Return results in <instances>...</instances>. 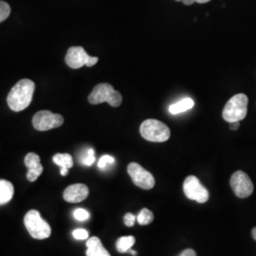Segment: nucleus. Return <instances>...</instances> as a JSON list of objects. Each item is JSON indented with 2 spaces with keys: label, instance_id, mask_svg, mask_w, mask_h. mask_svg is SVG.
<instances>
[{
  "label": "nucleus",
  "instance_id": "nucleus-1",
  "mask_svg": "<svg viewBox=\"0 0 256 256\" xmlns=\"http://www.w3.org/2000/svg\"><path fill=\"white\" fill-rule=\"evenodd\" d=\"M36 90V84L30 79L20 80L10 92L7 102L10 108L19 112L30 104Z\"/></svg>",
  "mask_w": 256,
  "mask_h": 256
},
{
  "label": "nucleus",
  "instance_id": "nucleus-2",
  "mask_svg": "<svg viewBox=\"0 0 256 256\" xmlns=\"http://www.w3.org/2000/svg\"><path fill=\"white\" fill-rule=\"evenodd\" d=\"M248 104V99L247 95L243 93L234 95L229 101L227 102L223 110V119L230 124L240 122L245 119L247 116Z\"/></svg>",
  "mask_w": 256,
  "mask_h": 256
},
{
  "label": "nucleus",
  "instance_id": "nucleus-3",
  "mask_svg": "<svg viewBox=\"0 0 256 256\" xmlns=\"http://www.w3.org/2000/svg\"><path fill=\"white\" fill-rule=\"evenodd\" d=\"M88 102L92 104H100L106 102L111 106L118 108L122 102V96L111 84L104 82L94 88L88 96Z\"/></svg>",
  "mask_w": 256,
  "mask_h": 256
},
{
  "label": "nucleus",
  "instance_id": "nucleus-4",
  "mask_svg": "<svg viewBox=\"0 0 256 256\" xmlns=\"http://www.w3.org/2000/svg\"><path fill=\"white\" fill-rule=\"evenodd\" d=\"M140 132L144 138L152 142H164L171 135L169 128L155 119L146 120L140 126Z\"/></svg>",
  "mask_w": 256,
  "mask_h": 256
},
{
  "label": "nucleus",
  "instance_id": "nucleus-5",
  "mask_svg": "<svg viewBox=\"0 0 256 256\" xmlns=\"http://www.w3.org/2000/svg\"><path fill=\"white\" fill-rule=\"evenodd\" d=\"M24 224L30 236L34 239H46L52 234L50 226L41 218L38 210H28L24 218Z\"/></svg>",
  "mask_w": 256,
  "mask_h": 256
},
{
  "label": "nucleus",
  "instance_id": "nucleus-6",
  "mask_svg": "<svg viewBox=\"0 0 256 256\" xmlns=\"http://www.w3.org/2000/svg\"><path fill=\"white\" fill-rule=\"evenodd\" d=\"M98 61V57L90 56L82 46L70 48L66 55V63L74 70L80 68L84 66H93Z\"/></svg>",
  "mask_w": 256,
  "mask_h": 256
},
{
  "label": "nucleus",
  "instance_id": "nucleus-7",
  "mask_svg": "<svg viewBox=\"0 0 256 256\" xmlns=\"http://www.w3.org/2000/svg\"><path fill=\"white\" fill-rule=\"evenodd\" d=\"M183 191L189 200L198 203H205L209 200L208 190L194 176H189L185 178L183 183Z\"/></svg>",
  "mask_w": 256,
  "mask_h": 256
},
{
  "label": "nucleus",
  "instance_id": "nucleus-8",
  "mask_svg": "<svg viewBox=\"0 0 256 256\" xmlns=\"http://www.w3.org/2000/svg\"><path fill=\"white\" fill-rule=\"evenodd\" d=\"M64 124V118L60 114H55L48 110L37 112L32 118V126L38 131H48L60 128Z\"/></svg>",
  "mask_w": 256,
  "mask_h": 256
},
{
  "label": "nucleus",
  "instance_id": "nucleus-9",
  "mask_svg": "<svg viewBox=\"0 0 256 256\" xmlns=\"http://www.w3.org/2000/svg\"><path fill=\"white\" fill-rule=\"evenodd\" d=\"M128 172L138 187L144 190H150L155 186V178L153 174L136 162H131L128 165Z\"/></svg>",
  "mask_w": 256,
  "mask_h": 256
},
{
  "label": "nucleus",
  "instance_id": "nucleus-10",
  "mask_svg": "<svg viewBox=\"0 0 256 256\" xmlns=\"http://www.w3.org/2000/svg\"><path fill=\"white\" fill-rule=\"evenodd\" d=\"M230 183L236 196L240 198H248L254 192V183L243 171L234 172L230 178Z\"/></svg>",
  "mask_w": 256,
  "mask_h": 256
},
{
  "label": "nucleus",
  "instance_id": "nucleus-11",
  "mask_svg": "<svg viewBox=\"0 0 256 256\" xmlns=\"http://www.w3.org/2000/svg\"><path fill=\"white\" fill-rule=\"evenodd\" d=\"M90 194L88 187L82 183L72 184L66 188L64 191V200L68 203H79L84 200Z\"/></svg>",
  "mask_w": 256,
  "mask_h": 256
},
{
  "label": "nucleus",
  "instance_id": "nucleus-12",
  "mask_svg": "<svg viewBox=\"0 0 256 256\" xmlns=\"http://www.w3.org/2000/svg\"><path fill=\"white\" fill-rule=\"evenodd\" d=\"M25 165L28 168L27 178L28 182H34L43 173V166L40 162V156L36 153H28L25 156Z\"/></svg>",
  "mask_w": 256,
  "mask_h": 256
},
{
  "label": "nucleus",
  "instance_id": "nucleus-13",
  "mask_svg": "<svg viewBox=\"0 0 256 256\" xmlns=\"http://www.w3.org/2000/svg\"><path fill=\"white\" fill-rule=\"evenodd\" d=\"M86 256H110L102 244L100 238L93 236L86 241Z\"/></svg>",
  "mask_w": 256,
  "mask_h": 256
},
{
  "label": "nucleus",
  "instance_id": "nucleus-14",
  "mask_svg": "<svg viewBox=\"0 0 256 256\" xmlns=\"http://www.w3.org/2000/svg\"><path fill=\"white\" fill-rule=\"evenodd\" d=\"M14 194V188L12 182L5 180H0V205L10 202Z\"/></svg>",
  "mask_w": 256,
  "mask_h": 256
},
{
  "label": "nucleus",
  "instance_id": "nucleus-15",
  "mask_svg": "<svg viewBox=\"0 0 256 256\" xmlns=\"http://www.w3.org/2000/svg\"><path fill=\"white\" fill-rule=\"evenodd\" d=\"M194 102L191 98H184L178 102H174L169 106V112L173 115H176L180 113L185 112L187 110H191L194 106Z\"/></svg>",
  "mask_w": 256,
  "mask_h": 256
},
{
  "label": "nucleus",
  "instance_id": "nucleus-16",
  "mask_svg": "<svg viewBox=\"0 0 256 256\" xmlns=\"http://www.w3.org/2000/svg\"><path fill=\"white\" fill-rule=\"evenodd\" d=\"M52 160L55 164L64 169H70L74 166V160L70 154H56L54 156Z\"/></svg>",
  "mask_w": 256,
  "mask_h": 256
},
{
  "label": "nucleus",
  "instance_id": "nucleus-17",
  "mask_svg": "<svg viewBox=\"0 0 256 256\" xmlns=\"http://www.w3.org/2000/svg\"><path fill=\"white\" fill-rule=\"evenodd\" d=\"M136 239L134 236H122L119 238L116 242V248L119 252H126L131 250V248L134 246Z\"/></svg>",
  "mask_w": 256,
  "mask_h": 256
},
{
  "label": "nucleus",
  "instance_id": "nucleus-18",
  "mask_svg": "<svg viewBox=\"0 0 256 256\" xmlns=\"http://www.w3.org/2000/svg\"><path fill=\"white\" fill-rule=\"evenodd\" d=\"M138 223L140 225H148L154 220V214L148 209H142L138 214Z\"/></svg>",
  "mask_w": 256,
  "mask_h": 256
},
{
  "label": "nucleus",
  "instance_id": "nucleus-19",
  "mask_svg": "<svg viewBox=\"0 0 256 256\" xmlns=\"http://www.w3.org/2000/svg\"><path fill=\"white\" fill-rule=\"evenodd\" d=\"M115 164V158L110 155H104L102 156L98 162V167L102 170H106L108 167Z\"/></svg>",
  "mask_w": 256,
  "mask_h": 256
},
{
  "label": "nucleus",
  "instance_id": "nucleus-20",
  "mask_svg": "<svg viewBox=\"0 0 256 256\" xmlns=\"http://www.w3.org/2000/svg\"><path fill=\"white\" fill-rule=\"evenodd\" d=\"M10 7L7 2L0 1V23L9 18Z\"/></svg>",
  "mask_w": 256,
  "mask_h": 256
},
{
  "label": "nucleus",
  "instance_id": "nucleus-21",
  "mask_svg": "<svg viewBox=\"0 0 256 256\" xmlns=\"http://www.w3.org/2000/svg\"><path fill=\"white\" fill-rule=\"evenodd\" d=\"M95 162V153H94V150L92 148H90L86 155H84V156L81 160V162L82 164L86 165V166H92Z\"/></svg>",
  "mask_w": 256,
  "mask_h": 256
},
{
  "label": "nucleus",
  "instance_id": "nucleus-22",
  "mask_svg": "<svg viewBox=\"0 0 256 256\" xmlns=\"http://www.w3.org/2000/svg\"><path fill=\"white\" fill-rule=\"evenodd\" d=\"M74 218L79 221H84L90 218V214L88 210H84V209H77L74 210Z\"/></svg>",
  "mask_w": 256,
  "mask_h": 256
},
{
  "label": "nucleus",
  "instance_id": "nucleus-23",
  "mask_svg": "<svg viewBox=\"0 0 256 256\" xmlns=\"http://www.w3.org/2000/svg\"><path fill=\"white\" fill-rule=\"evenodd\" d=\"M74 238L77 240H84L88 238V230L84 229H77L74 230Z\"/></svg>",
  "mask_w": 256,
  "mask_h": 256
},
{
  "label": "nucleus",
  "instance_id": "nucleus-24",
  "mask_svg": "<svg viewBox=\"0 0 256 256\" xmlns=\"http://www.w3.org/2000/svg\"><path fill=\"white\" fill-rule=\"evenodd\" d=\"M136 220H137V216H135L133 214H130V212L126 214L124 218V222L128 227H132L135 224Z\"/></svg>",
  "mask_w": 256,
  "mask_h": 256
},
{
  "label": "nucleus",
  "instance_id": "nucleus-25",
  "mask_svg": "<svg viewBox=\"0 0 256 256\" xmlns=\"http://www.w3.org/2000/svg\"><path fill=\"white\" fill-rule=\"evenodd\" d=\"M178 256H196V252L192 248H187L183 250L182 252Z\"/></svg>",
  "mask_w": 256,
  "mask_h": 256
},
{
  "label": "nucleus",
  "instance_id": "nucleus-26",
  "mask_svg": "<svg viewBox=\"0 0 256 256\" xmlns=\"http://www.w3.org/2000/svg\"><path fill=\"white\" fill-rule=\"evenodd\" d=\"M239 126H240L239 122H232V124H230V129H232V130H238V128H239Z\"/></svg>",
  "mask_w": 256,
  "mask_h": 256
},
{
  "label": "nucleus",
  "instance_id": "nucleus-27",
  "mask_svg": "<svg viewBox=\"0 0 256 256\" xmlns=\"http://www.w3.org/2000/svg\"><path fill=\"white\" fill-rule=\"evenodd\" d=\"M182 2L184 5L190 6V5H192V4H194V3L196 2V0H182Z\"/></svg>",
  "mask_w": 256,
  "mask_h": 256
},
{
  "label": "nucleus",
  "instance_id": "nucleus-28",
  "mask_svg": "<svg viewBox=\"0 0 256 256\" xmlns=\"http://www.w3.org/2000/svg\"><path fill=\"white\" fill-rule=\"evenodd\" d=\"M60 174H61V176H66V174H68V169H64V168H61Z\"/></svg>",
  "mask_w": 256,
  "mask_h": 256
},
{
  "label": "nucleus",
  "instance_id": "nucleus-29",
  "mask_svg": "<svg viewBox=\"0 0 256 256\" xmlns=\"http://www.w3.org/2000/svg\"><path fill=\"white\" fill-rule=\"evenodd\" d=\"M252 238L254 240H256V228H254L252 230Z\"/></svg>",
  "mask_w": 256,
  "mask_h": 256
},
{
  "label": "nucleus",
  "instance_id": "nucleus-30",
  "mask_svg": "<svg viewBox=\"0 0 256 256\" xmlns=\"http://www.w3.org/2000/svg\"><path fill=\"white\" fill-rule=\"evenodd\" d=\"M210 0H196V2H198V3H200V4H203V3H207V2H209Z\"/></svg>",
  "mask_w": 256,
  "mask_h": 256
},
{
  "label": "nucleus",
  "instance_id": "nucleus-31",
  "mask_svg": "<svg viewBox=\"0 0 256 256\" xmlns=\"http://www.w3.org/2000/svg\"><path fill=\"white\" fill-rule=\"evenodd\" d=\"M130 252H131L133 256H136V254H137V252H134V250H130Z\"/></svg>",
  "mask_w": 256,
  "mask_h": 256
},
{
  "label": "nucleus",
  "instance_id": "nucleus-32",
  "mask_svg": "<svg viewBox=\"0 0 256 256\" xmlns=\"http://www.w3.org/2000/svg\"><path fill=\"white\" fill-rule=\"evenodd\" d=\"M174 1H176V2H180V1H182V0H174Z\"/></svg>",
  "mask_w": 256,
  "mask_h": 256
}]
</instances>
